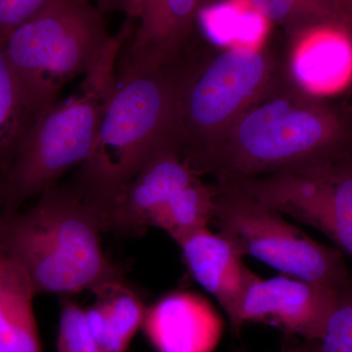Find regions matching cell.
I'll return each mask as SVG.
<instances>
[{"instance_id":"obj_1","label":"cell","mask_w":352,"mask_h":352,"mask_svg":"<svg viewBox=\"0 0 352 352\" xmlns=\"http://www.w3.org/2000/svg\"><path fill=\"white\" fill-rule=\"evenodd\" d=\"M352 155V108L292 78L245 111L189 166L238 183Z\"/></svg>"},{"instance_id":"obj_2","label":"cell","mask_w":352,"mask_h":352,"mask_svg":"<svg viewBox=\"0 0 352 352\" xmlns=\"http://www.w3.org/2000/svg\"><path fill=\"white\" fill-rule=\"evenodd\" d=\"M180 61L154 69L120 64L96 139L71 186L110 224L120 192L155 155L180 149Z\"/></svg>"},{"instance_id":"obj_3","label":"cell","mask_w":352,"mask_h":352,"mask_svg":"<svg viewBox=\"0 0 352 352\" xmlns=\"http://www.w3.org/2000/svg\"><path fill=\"white\" fill-rule=\"evenodd\" d=\"M104 214L73 187L53 185L24 214L0 215V250L25 271L38 294L96 295L126 278L106 256Z\"/></svg>"},{"instance_id":"obj_4","label":"cell","mask_w":352,"mask_h":352,"mask_svg":"<svg viewBox=\"0 0 352 352\" xmlns=\"http://www.w3.org/2000/svg\"><path fill=\"white\" fill-rule=\"evenodd\" d=\"M198 43L180 60V152L192 163L241 116L295 78L293 48L267 36L256 46L224 50Z\"/></svg>"},{"instance_id":"obj_5","label":"cell","mask_w":352,"mask_h":352,"mask_svg":"<svg viewBox=\"0 0 352 352\" xmlns=\"http://www.w3.org/2000/svg\"><path fill=\"white\" fill-rule=\"evenodd\" d=\"M132 32L129 19L111 36L103 14L88 0H50L1 43L38 119L56 103L66 83L89 73Z\"/></svg>"},{"instance_id":"obj_6","label":"cell","mask_w":352,"mask_h":352,"mask_svg":"<svg viewBox=\"0 0 352 352\" xmlns=\"http://www.w3.org/2000/svg\"><path fill=\"white\" fill-rule=\"evenodd\" d=\"M122 48L110 51L85 75L76 92L56 102L32 124L0 183L3 214H13L28 199L41 195L67 171L85 163L115 85Z\"/></svg>"},{"instance_id":"obj_7","label":"cell","mask_w":352,"mask_h":352,"mask_svg":"<svg viewBox=\"0 0 352 352\" xmlns=\"http://www.w3.org/2000/svg\"><path fill=\"white\" fill-rule=\"evenodd\" d=\"M212 221L244 258L281 272L339 289L351 277L344 252L317 242L283 214L234 183L214 182Z\"/></svg>"},{"instance_id":"obj_8","label":"cell","mask_w":352,"mask_h":352,"mask_svg":"<svg viewBox=\"0 0 352 352\" xmlns=\"http://www.w3.org/2000/svg\"><path fill=\"white\" fill-rule=\"evenodd\" d=\"M237 185L280 214L325 234L352 258V155Z\"/></svg>"},{"instance_id":"obj_9","label":"cell","mask_w":352,"mask_h":352,"mask_svg":"<svg viewBox=\"0 0 352 352\" xmlns=\"http://www.w3.org/2000/svg\"><path fill=\"white\" fill-rule=\"evenodd\" d=\"M338 293L339 289L291 275L263 279L252 272L231 329L237 333L247 323H263L305 342L320 339Z\"/></svg>"},{"instance_id":"obj_10","label":"cell","mask_w":352,"mask_h":352,"mask_svg":"<svg viewBox=\"0 0 352 352\" xmlns=\"http://www.w3.org/2000/svg\"><path fill=\"white\" fill-rule=\"evenodd\" d=\"M203 0H141L124 63L154 69L179 62L196 43Z\"/></svg>"},{"instance_id":"obj_11","label":"cell","mask_w":352,"mask_h":352,"mask_svg":"<svg viewBox=\"0 0 352 352\" xmlns=\"http://www.w3.org/2000/svg\"><path fill=\"white\" fill-rule=\"evenodd\" d=\"M201 178L183 159L178 146L157 153L120 192L110 224L120 233H140L183 189Z\"/></svg>"},{"instance_id":"obj_12","label":"cell","mask_w":352,"mask_h":352,"mask_svg":"<svg viewBox=\"0 0 352 352\" xmlns=\"http://www.w3.org/2000/svg\"><path fill=\"white\" fill-rule=\"evenodd\" d=\"M142 327L156 352H212L223 322L199 294L175 291L146 309Z\"/></svg>"},{"instance_id":"obj_13","label":"cell","mask_w":352,"mask_h":352,"mask_svg":"<svg viewBox=\"0 0 352 352\" xmlns=\"http://www.w3.org/2000/svg\"><path fill=\"white\" fill-rule=\"evenodd\" d=\"M178 245L191 276L214 296L230 323L252 274L243 256L226 237L208 226L189 234Z\"/></svg>"},{"instance_id":"obj_14","label":"cell","mask_w":352,"mask_h":352,"mask_svg":"<svg viewBox=\"0 0 352 352\" xmlns=\"http://www.w3.org/2000/svg\"><path fill=\"white\" fill-rule=\"evenodd\" d=\"M291 46L294 76L308 91L324 96L352 80V36L337 23L310 28Z\"/></svg>"},{"instance_id":"obj_15","label":"cell","mask_w":352,"mask_h":352,"mask_svg":"<svg viewBox=\"0 0 352 352\" xmlns=\"http://www.w3.org/2000/svg\"><path fill=\"white\" fill-rule=\"evenodd\" d=\"M36 295L25 271L0 250V352H43Z\"/></svg>"},{"instance_id":"obj_16","label":"cell","mask_w":352,"mask_h":352,"mask_svg":"<svg viewBox=\"0 0 352 352\" xmlns=\"http://www.w3.org/2000/svg\"><path fill=\"white\" fill-rule=\"evenodd\" d=\"M96 300L85 309L88 330L102 352H126L146 309L142 298L129 282L113 285L96 294Z\"/></svg>"},{"instance_id":"obj_17","label":"cell","mask_w":352,"mask_h":352,"mask_svg":"<svg viewBox=\"0 0 352 352\" xmlns=\"http://www.w3.org/2000/svg\"><path fill=\"white\" fill-rule=\"evenodd\" d=\"M36 120L0 43V183Z\"/></svg>"},{"instance_id":"obj_18","label":"cell","mask_w":352,"mask_h":352,"mask_svg":"<svg viewBox=\"0 0 352 352\" xmlns=\"http://www.w3.org/2000/svg\"><path fill=\"white\" fill-rule=\"evenodd\" d=\"M270 25L283 29L293 44L310 28L327 21L326 0H248Z\"/></svg>"},{"instance_id":"obj_19","label":"cell","mask_w":352,"mask_h":352,"mask_svg":"<svg viewBox=\"0 0 352 352\" xmlns=\"http://www.w3.org/2000/svg\"><path fill=\"white\" fill-rule=\"evenodd\" d=\"M300 346L305 352H352V275L339 289L320 339Z\"/></svg>"},{"instance_id":"obj_20","label":"cell","mask_w":352,"mask_h":352,"mask_svg":"<svg viewBox=\"0 0 352 352\" xmlns=\"http://www.w3.org/2000/svg\"><path fill=\"white\" fill-rule=\"evenodd\" d=\"M56 352H102L88 330L85 309L72 300L62 305Z\"/></svg>"},{"instance_id":"obj_21","label":"cell","mask_w":352,"mask_h":352,"mask_svg":"<svg viewBox=\"0 0 352 352\" xmlns=\"http://www.w3.org/2000/svg\"><path fill=\"white\" fill-rule=\"evenodd\" d=\"M50 0H0V43L43 9Z\"/></svg>"},{"instance_id":"obj_22","label":"cell","mask_w":352,"mask_h":352,"mask_svg":"<svg viewBox=\"0 0 352 352\" xmlns=\"http://www.w3.org/2000/svg\"><path fill=\"white\" fill-rule=\"evenodd\" d=\"M328 19L337 23L352 36V0H326Z\"/></svg>"},{"instance_id":"obj_23","label":"cell","mask_w":352,"mask_h":352,"mask_svg":"<svg viewBox=\"0 0 352 352\" xmlns=\"http://www.w3.org/2000/svg\"><path fill=\"white\" fill-rule=\"evenodd\" d=\"M89 1V0H88ZM102 14L120 12L131 20L138 19L141 0H95Z\"/></svg>"},{"instance_id":"obj_24","label":"cell","mask_w":352,"mask_h":352,"mask_svg":"<svg viewBox=\"0 0 352 352\" xmlns=\"http://www.w3.org/2000/svg\"><path fill=\"white\" fill-rule=\"evenodd\" d=\"M222 1H226V0H203V6H201V8H203V7L212 6V4L219 3V2Z\"/></svg>"},{"instance_id":"obj_25","label":"cell","mask_w":352,"mask_h":352,"mask_svg":"<svg viewBox=\"0 0 352 352\" xmlns=\"http://www.w3.org/2000/svg\"><path fill=\"white\" fill-rule=\"evenodd\" d=\"M282 352H305V351H303L302 349H300V346H298L296 347H293V349H288V351H284Z\"/></svg>"}]
</instances>
